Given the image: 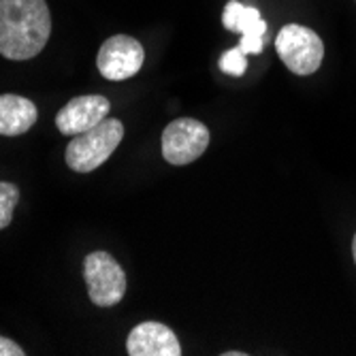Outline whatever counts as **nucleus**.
Returning a JSON list of instances; mask_svg holds the SVG:
<instances>
[{"instance_id": "nucleus-7", "label": "nucleus", "mask_w": 356, "mask_h": 356, "mask_svg": "<svg viewBox=\"0 0 356 356\" xmlns=\"http://www.w3.org/2000/svg\"><path fill=\"white\" fill-rule=\"evenodd\" d=\"M111 111V103L101 94H86L69 101L56 115V126L62 135L75 137L90 128L99 126L107 113Z\"/></svg>"}, {"instance_id": "nucleus-13", "label": "nucleus", "mask_w": 356, "mask_h": 356, "mask_svg": "<svg viewBox=\"0 0 356 356\" xmlns=\"http://www.w3.org/2000/svg\"><path fill=\"white\" fill-rule=\"evenodd\" d=\"M26 352L11 339L0 337V356H24Z\"/></svg>"}, {"instance_id": "nucleus-1", "label": "nucleus", "mask_w": 356, "mask_h": 356, "mask_svg": "<svg viewBox=\"0 0 356 356\" xmlns=\"http://www.w3.org/2000/svg\"><path fill=\"white\" fill-rule=\"evenodd\" d=\"M51 35L45 0H0V56L30 60L43 51Z\"/></svg>"}, {"instance_id": "nucleus-11", "label": "nucleus", "mask_w": 356, "mask_h": 356, "mask_svg": "<svg viewBox=\"0 0 356 356\" xmlns=\"http://www.w3.org/2000/svg\"><path fill=\"white\" fill-rule=\"evenodd\" d=\"M19 199V190L11 181H0V231L7 229L13 220V209Z\"/></svg>"}, {"instance_id": "nucleus-9", "label": "nucleus", "mask_w": 356, "mask_h": 356, "mask_svg": "<svg viewBox=\"0 0 356 356\" xmlns=\"http://www.w3.org/2000/svg\"><path fill=\"white\" fill-rule=\"evenodd\" d=\"M126 350L131 356H179L181 346L175 333L163 322H141L126 339Z\"/></svg>"}, {"instance_id": "nucleus-4", "label": "nucleus", "mask_w": 356, "mask_h": 356, "mask_svg": "<svg viewBox=\"0 0 356 356\" xmlns=\"http://www.w3.org/2000/svg\"><path fill=\"white\" fill-rule=\"evenodd\" d=\"M83 277L90 301L99 307H111L126 295V273L109 252L96 250L86 256Z\"/></svg>"}, {"instance_id": "nucleus-14", "label": "nucleus", "mask_w": 356, "mask_h": 356, "mask_svg": "<svg viewBox=\"0 0 356 356\" xmlns=\"http://www.w3.org/2000/svg\"><path fill=\"white\" fill-rule=\"evenodd\" d=\"M352 256H354V263H356V235L352 239Z\"/></svg>"}, {"instance_id": "nucleus-10", "label": "nucleus", "mask_w": 356, "mask_h": 356, "mask_svg": "<svg viewBox=\"0 0 356 356\" xmlns=\"http://www.w3.org/2000/svg\"><path fill=\"white\" fill-rule=\"evenodd\" d=\"M39 118L37 105L17 94H0V135L17 137L28 133Z\"/></svg>"}, {"instance_id": "nucleus-12", "label": "nucleus", "mask_w": 356, "mask_h": 356, "mask_svg": "<svg viewBox=\"0 0 356 356\" xmlns=\"http://www.w3.org/2000/svg\"><path fill=\"white\" fill-rule=\"evenodd\" d=\"M248 54H243V49L237 45L229 51H224L220 58V71L226 75H233V77H241L248 71Z\"/></svg>"}, {"instance_id": "nucleus-2", "label": "nucleus", "mask_w": 356, "mask_h": 356, "mask_svg": "<svg viewBox=\"0 0 356 356\" xmlns=\"http://www.w3.org/2000/svg\"><path fill=\"white\" fill-rule=\"evenodd\" d=\"M124 137V124L118 118H105L99 126L79 133L71 139L64 152L69 169L75 173H90L99 169L105 160L118 149Z\"/></svg>"}, {"instance_id": "nucleus-15", "label": "nucleus", "mask_w": 356, "mask_h": 356, "mask_svg": "<svg viewBox=\"0 0 356 356\" xmlns=\"http://www.w3.org/2000/svg\"><path fill=\"white\" fill-rule=\"evenodd\" d=\"M224 356H245V352H224Z\"/></svg>"}, {"instance_id": "nucleus-5", "label": "nucleus", "mask_w": 356, "mask_h": 356, "mask_svg": "<svg viewBox=\"0 0 356 356\" xmlns=\"http://www.w3.org/2000/svg\"><path fill=\"white\" fill-rule=\"evenodd\" d=\"M209 145L207 126L192 118H177L163 131V158L169 165L184 167L205 154Z\"/></svg>"}, {"instance_id": "nucleus-3", "label": "nucleus", "mask_w": 356, "mask_h": 356, "mask_svg": "<svg viewBox=\"0 0 356 356\" xmlns=\"http://www.w3.org/2000/svg\"><path fill=\"white\" fill-rule=\"evenodd\" d=\"M275 51L295 75H312L325 58V43L316 32L301 24H286L275 39Z\"/></svg>"}, {"instance_id": "nucleus-6", "label": "nucleus", "mask_w": 356, "mask_h": 356, "mask_svg": "<svg viewBox=\"0 0 356 356\" xmlns=\"http://www.w3.org/2000/svg\"><path fill=\"white\" fill-rule=\"evenodd\" d=\"M145 62V49L143 45L126 35H115L107 39L99 56H96V67H99L101 75L109 81H124L135 77Z\"/></svg>"}, {"instance_id": "nucleus-8", "label": "nucleus", "mask_w": 356, "mask_h": 356, "mask_svg": "<svg viewBox=\"0 0 356 356\" xmlns=\"http://www.w3.org/2000/svg\"><path fill=\"white\" fill-rule=\"evenodd\" d=\"M222 24L226 30L241 35L239 47L243 49V54H261L265 49L267 22L258 9L245 7L239 0H229L222 13Z\"/></svg>"}]
</instances>
